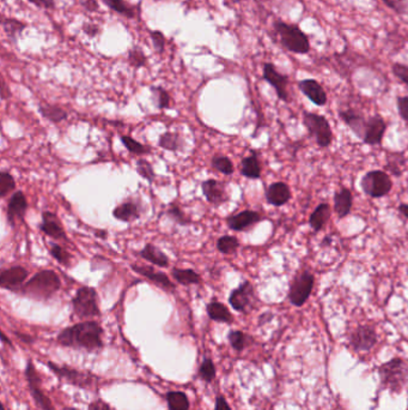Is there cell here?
Returning a JSON list of instances; mask_svg holds the SVG:
<instances>
[{"instance_id": "cell-20", "label": "cell", "mask_w": 408, "mask_h": 410, "mask_svg": "<svg viewBox=\"0 0 408 410\" xmlns=\"http://www.w3.org/2000/svg\"><path fill=\"white\" fill-rule=\"evenodd\" d=\"M27 197L22 191H17L9 200L6 216L10 226L15 227L18 221H23L28 210Z\"/></svg>"}, {"instance_id": "cell-55", "label": "cell", "mask_w": 408, "mask_h": 410, "mask_svg": "<svg viewBox=\"0 0 408 410\" xmlns=\"http://www.w3.org/2000/svg\"><path fill=\"white\" fill-rule=\"evenodd\" d=\"M214 410H231V408H230L229 404H228L223 396H218L217 399H216V408H214Z\"/></svg>"}, {"instance_id": "cell-24", "label": "cell", "mask_w": 408, "mask_h": 410, "mask_svg": "<svg viewBox=\"0 0 408 410\" xmlns=\"http://www.w3.org/2000/svg\"><path fill=\"white\" fill-rule=\"evenodd\" d=\"M353 207V193L348 188H340L334 192L333 197V210L338 219H346L352 212Z\"/></svg>"}, {"instance_id": "cell-60", "label": "cell", "mask_w": 408, "mask_h": 410, "mask_svg": "<svg viewBox=\"0 0 408 410\" xmlns=\"http://www.w3.org/2000/svg\"><path fill=\"white\" fill-rule=\"evenodd\" d=\"M17 336H18L19 338H22V340H23L24 342H31L33 341V338H29V336H24L23 334H17Z\"/></svg>"}, {"instance_id": "cell-27", "label": "cell", "mask_w": 408, "mask_h": 410, "mask_svg": "<svg viewBox=\"0 0 408 410\" xmlns=\"http://www.w3.org/2000/svg\"><path fill=\"white\" fill-rule=\"evenodd\" d=\"M141 216V209L139 204L132 200L118 204L113 210V217L122 222H133Z\"/></svg>"}, {"instance_id": "cell-15", "label": "cell", "mask_w": 408, "mask_h": 410, "mask_svg": "<svg viewBox=\"0 0 408 410\" xmlns=\"http://www.w3.org/2000/svg\"><path fill=\"white\" fill-rule=\"evenodd\" d=\"M338 115H339L341 122L351 130L352 134H355L357 139H363L368 118L363 114L362 112H359L355 108L348 107L345 108V109H339Z\"/></svg>"}, {"instance_id": "cell-12", "label": "cell", "mask_w": 408, "mask_h": 410, "mask_svg": "<svg viewBox=\"0 0 408 410\" xmlns=\"http://www.w3.org/2000/svg\"><path fill=\"white\" fill-rule=\"evenodd\" d=\"M387 129H388V124L382 115L375 114L368 117L365 131H364L362 139L363 143L369 146H382Z\"/></svg>"}, {"instance_id": "cell-10", "label": "cell", "mask_w": 408, "mask_h": 410, "mask_svg": "<svg viewBox=\"0 0 408 410\" xmlns=\"http://www.w3.org/2000/svg\"><path fill=\"white\" fill-rule=\"evenodd\" d=\"M229 303L233 310L242 313H249L258 303L255 287L252 282L244 281L243 284L233 289L229 296Z\"/></svg>"}, {"instance_id": "cell-14", "label": "cell", "mask_w": 408, "mask_h": 410, "mask_svg": "<svg viewBox=\"0 0 408 410\" xmlns=\"http://www.w3.org/2000/svg\"><path fill=\"white\" fill-rule=\"evenodd\" d=\"M26 376H27L28 385H29V389H31V396L35 399L36 404L43 410H54V406L50 402V399L43 394V387H41V380H40V377H38L31 360L28 361Z\"/></svg>"}, {"instance_id": "cell-57", "label": "cell", "mask_w": 408, "mask_h": 410, "mask_svg": "<svg viewBox=\"0 0 408 410\" xmlns=\"http://www.w3.org/2000/svg\"><path fill=\"white\" fill-rule=\"evenodd\" d=\"M397 211L404 216V219L408 220V203L402 202V203L399 204Z\"/></svg>"}, {"instance_id": "cell-31", "label": "cell", "mask_w": 408, "mask_h": 410, "mask_svg": "<svg viewBox=\"0 0 408 410\" xmlns=\"http://www.w3.org/2000/svg\"><path fill=\"white\" fill-rule=\"evenodd\" d=\"M207 315L214 322L226 323V324H233V317L228 307L218 301H212L206 307Z\"/></svg>"}, {"instance_id": "cell-2", "label": "cell", "mask_w": 408, "mask_h": 410, "mask_svg": "<svg viewBox=\"0 0 408 410\" xmlns=\"http://www.w3.org/2000/svg\"><path fill=\"white\" fill-rule=\"evenodd\" d=\"M275 34L278 36L279 43L284 50L297 55H307L311 50L309 35L305 34L296 23H287L282 19H275L272 24Z\"/></svg>"}, {"instance_id": "cell-8", "label": "cell", "mask_w": 408, "mask_h": 410, "mask_svg": "<svg viewBox=\"0 0 408 410\" xmlns=\"http://www.w3.org/2000/svg\"><path fill=\"white\" fill-rule=\"evenodd\" d=\"M72 307L75 315L80 319L94 318L101 315L99 296L95 288L82 287L73 296Z\"/></svg>"}, {"instance_id": "cell-41", "label": "cell", "mask_w": 408, "mask_h": 410, "mask_svg": "<svg viewBox=\"0 0 408 410\" xmlns=\"http://www.w3.org/2000/svg\"><path fill=\"white\" fill-rule=\"evenodd\" d=\"M167 215L169 217L177 223L180 226H189L192 223L191 217H188L187 215L183 212L182 209L176 205V204H170L167 211Z\"/></svg>"}, {"instance_id": "cell-11", "label": "cell", "mask_w": 408, "mask_h": 410, "mask_svg": "<svg viewBox=\"0 0 408 410\" xmlns=\"http://www.w3.org/2000/svg\"><path fill=\"white\" fill-rule=\"evenodd\" d=\"M378 341V335L374 326L362 324L355 328L350 335L348 342L355 352H369Z\"/></svg>"}, {"instance_id": "cell-13", "label": "cell", "mask_w": 408, "mask_h": 410, "mask_svg": "<svg viewBox=\"0 0 408 410\" xmlns=\"http://www.w3.org/2000/svg\"><path fill=\"white\" fill-rule=\"evenodd\" d=\"M299 92L317 107H324L329 102V95L324 90V85L315 78H305L297 82Z\"/></svg>"}, {"instance_id": "cell-33", "label": "cell", "mask_w": 408, "mask_h": 410, "mask_svg": "<svg viewBox=\"0 0 408 410\" xmlns=\"http://www.w3.org/2000/svg\"><path fill=\"white\" fill-rule=\"evenodd\" d=\"M158 146L168 151H180L183 149L184 142L182 136L177 132H165L160 136Z\"/></svg>"}, {"instance_id": "cell-50", "label": "cell", "mask_w": 408, "mask_h": 410, "mask_svg": "<svg viewBox=\"0 0 408 410\" xmlns=\"http://www.w3.org/2000/svg\"><path fill=\"white\" fill-rule=\"evenodd\" d=\"M397 107L401 119L408 126V96H397Z\"/></svg>"}, {"instance_id": "cell-45", "label": "cell", "mask_w": 408, "mask_h": 410, "mask_svg": "<svg viewBox=\"0 0 408 410\" xmlns=\"http://www.w3.org/2000/svg\"><path fill=\"white\" fill-rule=\"evenodd\" d=\"M199 374L206 383H211L216 377V367H214V361L211 359H205L202 361L200 369H199Z\"/></svg>"}, {"instance_id": "cell-46", "label": "cell", "mask_w": 408, "mask_h": 410, "mask_svg": "<svg viewBox=\"0 0 408 410\" xmlns=\"http://www.w3.org/2000/svg\"><path fill=\"white\" fill-rule=\"evenodd\" d=\"M381 1L397 15L408 16V0H381Z\"/></svg>"}, {"instance_id": "cell-38", "label": "cell", "mask_w": 408, "mask_h": 410, "mask_svg": "<svg viewBox=\"0 0 408 410\" xmlns=\"http://www.w3.org/2000/svg\"><path fill=\"white\" fill-rule=\"evenodd\" d=\"M211 165L224 176H233V172H235L233 161L226 155H214L211 160Z\"/></svg>"}, {"instance_id": "cell-6", "label": "cell", "mask_w": 408, "mask_h": 410, "mask_svg": "<svg viewBox=\"0 0 408 410\" xmlns=\"http://www.w3.org/2000/svg\"><path fill=\"white\" fill-rule=\"evenodd\" d=\"M364 195L373 200H381L388 196L393 190V179L390 173L381 169H373L366 172L359 181Z\"/></svg>"}, {"instance_id": "cell-16", "label": "cell", "mask_w": 408, "mask_h": 410, "mask_svg": "<svg viewBox=\"0 0 408 410\" xmlns=\"http://www.w3.org/2000/svg\"><path fill=\"white\" fill-rule=\"evenodd\" d=\"M265 220V216L258 211L243 210L237 214L231 215L226 219V225L230 230L235 232H243L255 226Z\"/></svg>"}, {"instance_id": "cell-35", "label": "cell", "mask_w": 408, "mask_h": 410, "mask_svg": "<svg viewBox=\"0 0 408 410\" xmlns=\"http://www.w3.org/2000/svg\"><path fill=\"white\" fill-rule=\"evenodd\" d=\"M167 402L170 410H189V401L184 392H170L167 394Z\"/></svg>"}, {"instance_id": "cell-56", "label": "cell", "mask_w": 408, "mask_h": 410, "mask_svg": "<svg viewBox=\"0 0 408 410\" xmlns=\"http://www.w3.org/2000/svg\"><path fill=\"white\" fill-rule=\"evenodd\" d=\"M10 96H11V94H10V90L8 89L6 82H5L4 78H3V80H1V99H3V100H8Z\"/></svg>"}, {"instance_id": "cell-42", "label": "cell", "mask_w": 408, "mask_h": 410, "mask_svg": "<svg viewBox=\"0 0 408 410\" xmlns=\"http://www.w3.org/2000/svg\"><path fill=\"white\" fill-rule=\"evenodd\" d=\"M50 256H52L55 261H57V263H60L62 266H70V265H71L72 256H71L62 246L57 245V244L50 245Z\"/></svg>"}, {"instance_id": "cell-23", "label": "cell", "mask_w": 408, "mask_h": 410, "mask_svg": "<svg viewBox=\"0 0 408 410\" xmlns=\"http://www.w3.org/2000/svg\"><path fill=\"white\" fill-rule=\"evenodd\" d=\"M202 193L206 198L207 202L214 204L216 207L226 203L229 200V196L226 193V185L216 179H209L202 184Z\"/></svg>"}, {"instance_id": "cell-39", "label": "cell", "mask_w": 408, "mask_h": 410, "mask_svg": "<svg viewBox=\"0 0 408 410\" xmlns=\"http://www.w3.org/2000/svg\"><path fill=\"white\" fill-rule=\"evenodd\" d=\"M240 247V242L236 237L224 235L217 240V249L223 254H233Z\"/></svg>"}, {"instance_id": "cell-32", "label": "cell", "mask_w": 408, "mask_h": 410, "mask_svg": "<svg viewBox=\"0 0 408 410\" xmlns=\"http://www.w3.org/2000/svg\"><path fill=\"white\" fill-rule=\"evenodd\" d=\"M38 112L41 113L43 118L50 120L52 123H61L67 119V112L62 108L59 107L57 104H38Z\"/></svg>"}, {"instance_id": "cell-37", "label": "cell", "mask_w": 408, "mask_h": 410, "mask_svg": "<svg viewBox=\"0 0 408 410\" xmlns=\"http://www.w3.org/2000/svg\"><path fill=\"white\" fill-rule=\"evenodd\" d=\"M153 102L158 109H168L172 106V97L163 87H151Z\"/></svg>"}, {"instance_id": "cell-19", "label": "cell", "mask_w": 408, "mask_h": 410, "mask_svg": "<svg viewBox=\"0 0 408 410\" xmlns=\"http://www.w3.org/2000/svg\"><path fill=\"white\" fill-rule=\"evenodd\" d=\"M47 366L57 374L60 379L79 387H89L92 384V377L87 373L79 372L69 367H60L53 362H48Z\"/></svg>"}, {"instance_id": "cell-52", "label": "cell", "mask_w": 408, "mask_h": 410, "mask_svg": "<svg viewBox=\"0 0 408 410\" xmlns=\"http://www.w3.org/2000/svg\"><path fill=\"white\" fill-rule=\"evenodd\" d=\"M28 1L38 6V9H45V10H54L57 6L55 0H28Z\"/></svg>"}, {"instance_id": "cell-26", "label": "cell", "mask_w": 408, "mask_h": 410, "mask_svg": "<svg viewBox=\"0 0 408 410\" xmlns=\"http://www.w3.org/2000/svg\"><path fill=\"white\" fill-rule=\"evenodd\" d=\"M241 174L247 179L258 180L263 174V167L260 162L259 153L255 150H250L247 158H244L241 162Z\"/></svg>"}, {"instance_id": "cell-48", "label": "cell", "mask_w": 408, "mask_h": 410, "mask_svg": "<svg viewBox=\"0 0 408 410\" xmlns=\"http://www.w3.org/2000/svg\"><path fill=\"white\" fill-rule=\"evenodd\" d=\"M150 38L153 41V50L158 54L165 52V45H167V38L165 35L160 31H150Z\"/></svg>"}, {"instance_id": "cell-9", "label": "cell", "mask_w": 408, "mask_h": 410, "mask_svg": "<svg viewBox=\"0 0 408 410\" xmlns=\"http://www.w3.org/2000/svg\"><path fill=\"white\" fill-rule=\"evenodd\" d=\"M263 80L268 82L272 88L275 89V94L279 100L282 102H290V77L287 73H282L277 69L273 63H263Z\"/></svg>"}, {"instance_id": "cell-43", "label": "cell", "mask_w": 408, "mask_h": 410, "mask_svg": "<svg viewBox=\"0 0 408 410\" xmlns=\"http://www.w3.org/2000/svg\"><path fill=\"white\" fill-rule=\"evenodd\" d=\"M250 340L252 338H249L248 335L244 334L240 330H235V331H231L229 334L230 345L237 352H242L248 345Z\"/></svg>"}, {"instance_id": "cell-61", "label": "cell", "mask_w": 408, "mask_h": 410, "mask_svg": "<svg viewBox=\"0 0 408 410\" xmlns=\"http://www.w3.org/2000/svg\"><path fill=\"white\" fill-rule=\"evenodd\" d=\"M1 338H3V342H5V343H8V345H11V342L9 341L8 338H6V336H5L4 333L1 334Z\"/></svg>"}, {"instance_id": "cell-34", "label": "cell", "mask_w": 408, "mask_h": 410, "mask_svg": "<svg viewBox=\"0 0 408 410\" xmlns=\"http://www.w3.org/2000/svg\"><path fill=\"white\" fill-rule=\"evenodd\" d=\"M172 274L174 280L182 286H192V284H199L202 282V277L193 269L174 268Z\"/></svg>"}, {"instance_id": "cell-3", "label": "cell", "mask_w": 408, "mask_h": 410, "mask_svg": "<svg viewBox=\"0 0 408 410\" xmlns=\"http://www.w3.org/2000/svg\"><path fill=\"white\" fill-rule=\"evenodd\" d=\"M61 287L60 279L53 270H43L35 274L31 280L19 288L18 293L31 299H50Z\"/></svg>"}, {"instance_id": "cell-5", "label": "cell", "mask_w": 408, "mask_h": 410, "mask_svg": "<svg viewBox=\"0 0 408 410\" xmlns=\"http://www.w3.org/2000/svg\"><path fill=\"white\" fill-rule=\"evenodd\" d=\"M302 122L311 139H315L317 146L321 149H327L332 146L334 141L332 126L329 119L322 114H317L314 112H303Z\"/></svg>"}, {"instance_id": "cell-30", "label": "cell", "mask_w": 408, "mask_h": 410, "mask_svg": "<svg viewBox=\"0 0 408 410\" xmlns=\"http://www.w3.org/2000/svg\"><path fill=\"white\" fill-rule=\"evenodd\" d=\"M139 256L144 258L145 261L153 263V265L160 266V268H168L169 264H170L168 256L153 244H146L144 249L139 252Z\"/></svg>"}, {"instance_id": "cell-58", "label": "cell", "mask_w": 408, "mask_h": 410, "mask_svg": "<svg viewBox=\"0 0 408 410\" xmlns=\"http://www.w3.org/2000/svg\"><path fill=\"white\" fill-rule=\"evenodd\" d=\"M272 318H273V315H272V313H268H268H263V315L260 317V325H263L265 323L270 322Z\"/></svg>"}, {"instance_id": "cell-29", "label": "cell", "mask_w": 408, "mask_h": 410, "mask_svg": "<svg viewBox=\"0 0 408 410\" xmlns=\"http://www.w3.org/2000/svg\"><path fill=\"white\" fill-rule=\"evenodd\" d=\"M1 28L11 43H18L19 38H22L24 31L27 29L28 24L23 21L12 18V17H3L1 18Z\"/></svg>"}, {"instance_id": "cell-44", "label": "cell", "mask_w": 408, "mask_h": 410, "mask_svg": "<svg viewBox=\"0 0 408 410\" xmlns=\"http://www.w3.org/2000/svg\"><path fill=\"white\" fill-rule=\"evenodd\" d=\"M15 188V178L12 177L11 173L5 172V171L0 173V196L1 198L8 197L10 192L13 191Z\"/></svg>"}, {"instance_id": "cell-64", "label": "cell", "mask_w": 408, "mask_h": 410, "mask_svg": "<svg viewBox=\"0 0 408 410\" xmlns=\"http://www.w3.org/2000/svg\"><path fill=\"white\" fill-rule=\"evenodd\" d=\"M66 410H75V409H66Z\"/></svg>"}, {"instance_id": "cell-51", "label": "cell", "mask_w": 408, "mask_h": 410, "mask_svg": "<svg viewBox=\"0 0 408 410\" xmlns=\"http://www.w3.org/2000/svg\"><path fill=\"white\" fill-rule=\"evenodd\" d=\"M82 31L90 38H96L101 34V28L95 23H84L82 26Z\"/></svg>"}, {"instance_id": "cell-54", "label": "cell", "mask_w": 408, "mask_h": 410, "mask_svg": "<svg viewBox=\"0 0 408 410\" xmlns=\"http://www.w3.org/2000/svg\"><path fill=\"white\" fill-rule=\"evenodd\" d=\"M89 410H111V406H108L107 403L104 402L102 399H97L95 402H92L89 406Z\"/></svg>"}, {"instance_id": "cell-63", "label": "cell", "mask_w": 408, "mask_h": 410, "mask_svg": "<svg viewBox=\"0 0 408 410\" xmlns=\"http://www.w3.org/2000/svg\"><path fill=\"white\" fill-rule=\"evenodd\" d=\"M1 410H5L4 406H1Z\"/></svg>"}, {"instance_id": "cell-22", "label": "cell", "mask_w": 408, "mask_h": 410, "mask_svg": "<svg viewBox=\"0 0 408 410\" xmlns=\"http://www.w3.org/2000/svg\"><path fill=\"white\" fill-rule=\"evenodd\" d=\"M131 268L134 270V272L145 277L146 280H149L158 287L165 288L169 291H175V284H172L168 275H165V272L157 271L156 269L149 265L132 264Z\"/></svg>"}, {"instance_id": "cell-21", "label": "cell", "mask_w": 408, "mask_h": 410, "mask_svg": "<svg viewBox=\"0 0 408 410\" xmlns=\"http://www.w3.org/2000/svg\"><path fill=\"white\" fill-rule=\"evenodd\" d=\"M40 230L43 233L46 234L47 237H50V238L67 242L65 230L61 225L60 219L52 211H43V221H41V225H40Z\"/></svg>"}, {"instance_id": "cell-4", "label": "cell", "mask_w": 408, "mask_h": 410, "mask_svg": "<svg viewBox=\"0 0 408 410\" xmlns=\"http://www.w3.org/2000/svg\"><path fill=\"white\" fill-rule=\"evenodd\" d=\"M378 376L383 389L400 395L408 384V361L394 357L378 367Z\"/></svg>"}, {"instance_id": "cell-49", "label": "cell", "mask_w": 408, "mask_h": 410, "mask_svg": "<svg viewBox=\"0 0 408 410\" xmlns=\"http://www.w3.org/2000/svg\"><path fill=\"white\" fill-rule=\"evenodd\" d=\"M392 72L397 80L408 87V65L401 63H394L392 65Z\"/></svg>"}, {"instance_id": "cell-36", "label": "cell", "mask_w": 408, "mask_h": 410, "mask_svg": "<svg viewBox=\"0 0 408 410\" xmlns=\"http://www.w3.org/2000/svg\"><path fill=\"white\" fill-rule=\"evenodd\" d=\"M120 139H121L122 144L126 146V149L128 150L131 153H133V155L143 156V155L151 153V146H145V144H143V143L138 142L136 139H132L131 136H121Z\"/></svg>"}, {"instance_id": "cell-25", "label": "cell", "mask_w": 408, "mask_h": 410, "mask_svg": "<svg viewBox=\"0 0 408 410\" xmlns=\"http://www.w3.org/2000/svg\"><path fill=\"white\" fill-rule=\"evenodd\" d=\"M331 217H332L331 205L324 202V203L319 204V205L311 211V214L309 215L308 223H309L310 228L313 230L314 233H319L321 230H324V227L327 226V223L329 222Z\"/></svg>"}, {"instance_id": "cell-18", "label": "cell", "mask_w": 408, "mask_h": 410, "mask_svg": "<svg viewBox=\"0 0 408 410\" xmlns=\"http://www.w3.org/2000/svg\"><path fill=\"white\" fill-rule=\"evenodd\" d=\"M28 275L29 272L27 269L18 266V265L4 269L0 275V287L3 289H9V291H17L23 286Z\"/></svg>"}, {"instance_id": "cell-47", "label": "cell", "mask_w": 408, "mask_h": 410, "mask_svg": "<svg viewBox=\"0 0 408 410\" xmlns=\"http://www.w3.org/2000/svg\"><path fill=\"white\" fill-rule=\"evenodd\" d=\"M137 172L143 179L153 183L155 179V172H153V166L149 161H146L144 158H140L137 161Z\"/></svg>"}, {"instance_id": "cell-1", "label": "cell", "mask_w": 408, "mask_h": 410, "mask_svg": "<svg viewBox=\"0 0 408 410\" xmlns=\"http://www.w3.org/2000/svg\"><path fill=\"white\" fill-rule=\"evenodd\" d=\"M102 335L104 329L99 323L89 320L62 330L57 336V343L71 348L96 350L104 348Z\"/></svg>"}, {"instance_id": "cell-7", "label": "cell", "mask_w": 408, "mask_h": 410, "mask_svg": "<svg viewBox=\"0 0 408 410\" xmlns=\"http://www.w3.org/2000/svg\"><path fill=\"white\" fill-rule=\"evenodd\" d=\"M315 275L308 270H299L294 274L287 291V299L294 307L304 306L313 294Z\"/></svg>"}, {"instance_id": "cell-28", "label": "cell", "mask_w": 408, "mask_h": 410, "mask_svg": "<svg viewBox=\"0 0 408 410\" xmlns=\"http://www.w3.org/2000/svg\"><path fill=\"white\" fill-rule=\"evenodd\" d=\"M107 8L115 14L126 17L127 19H134L140 12V5H132L126 0H101Z\"/></svg>"}, {"instance_id": "cell-59", "label": "cell", "mask_w": 408, "mask_h": 410, "mask_svg": "<svg viewBox=\"0 0 408 410\" xmlns=\"http://www.w3.org/2000/svg\"><path fill=\"white\" fill-rule=\"evenodd\" d=\"M96 237H101V238H107V232L102 230V232H96Z\"/></svg>"}, {"instance_id": "cell-62", "label": "cell", "mask_w": 408, "mask_h": 410, "mask_svg": "<svg viewBox=\"0 0 408 410\" xmlns=\"http://www.w3.org/2000/svg\"><path fill=\"white\" fill-rule=\"evenodd\" d=\"M241 1H242V0H230V3H233V4H238Z\"/></svg>"}, {"instance_id": "cell-53", "label": "cell", "mask_w": 408, "mask_h": 410, "mask_svg": "<svg viewBox=\"0 0 408 410\" xmlns=\"http://www.w3.org/2000/svg\"><path fill=\"white\" fill-rule=\"evenodd\" d=\"M79 4L88 12H97L99 10L97 0H79Z\"/></svg>"}, {"instance_id": "cell-40", "label": "cell", "mask_w": 408, "mask_h": 410, "mask_svg": "<svg viewBox=\"0 0 408 410\" xmlns=\"http://www.w3.org/2000/svg\"><path fill=\"white\" fill-rule=\"evenodd\" d=\"M127 62L134 69H141V68H145L148 65V57L139 47L136 46L132 50H128Z\"/></svg>"}, {"instance_id": "cell-17", "label": "cell", "mask_w": 408, "mask_h": 410, "mask_svg": "<svg viewBox=\"0 0 408 410\" xmlns=\"http://www.w3.org/2000/svg\"><path fill=\"white\" fill-rule=\"evenodd\" d=\"M265 197L266 202L272 207H282L292 200V192L287 183L275 181L266 188Z\"/></svg>"}]
</instances>
